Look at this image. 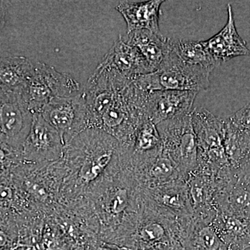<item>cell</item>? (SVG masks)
Instances as JSON below:
<instances>
[{
  "mask_svg": "<svg viewBox=\"0 0 250 250\" xmlns=\"http://www.w3.org/2000/svg\"><path fill=\"white\" fill-rule=\"evenodd\" d=\"M133 80L99 63L82 92L86 106L88 129H98L102 117Z\"/></svg>",
  "mask_w": 250,
  "mask_h": 250,
  "instance_id": "cell-4",
  "label": "cell"
},
{
  "mask_svg": "<svg viewBox=\"0 0 250 250\" xmlns=\"http://www.w3.org/2000/svg\"><path fill=\"white\" fill-rule=\"evenodd\" d=\"M164 1H123L116 9L126 23V34L137 30H148L161 34L159 29L161 6Z\"/></svg>",
  "mask_w": 250,
  "mask_h": 250,
  "instance_id": "cell-13",
  "label": "cell"
},
{
  "mask_svg": "<svg viewBox=\"0 0 250 250\" xmlns=\"http://www.w3.org/2000/svg\"><path fill=\"white\" fill-rule=\"evenodd\" d=\"M124 40L139 49L154 72L159 70L170 51V39L150 31H132L126 34Z\"/></svg>",
  "mask_w": 250,
  "mask_h": 250,
  "instance_id": "cell-15",
  "label": "cell"
},
{
  "mask_svg": "<svg viewBox=\"0 0 250 250\" xmlns=\"http://www.w3.org/2000/svg\"><path fill=\"white\" fill-rule=\"evenodd\" d=\"M143 196L146 203L167 214L184 220L193 218L187 180L180 179L153 188H143Z\"/></svg>",
  "mask_w": 250,
  "mask_h": 250,
  "instance_id": "cell-9",
  "label": "cell"
},
{
  "mask_svg": "<svg viewBox=\"0 0 250 250\" xmlns=\"http://www.w3.org/2000/svg\"><path fill=\"white\" fill-rule=\"evenodd\" d=\"M11 241L9 237L4 232L0 231V250L11 248Z\"/></svg>",
  "mask_w": 250,
  "mask_h": 250,
  "instance_id": "cell-23",
  "label": "cell"
},
{
  "mask_svg": "<svg viewBox=\"0 0 250 250\" xmlns=\"http://www.w3.org/2000/svg\"><path fill=\"white\" fill-rule=\"evenodd\" d=\"M100 63L129 79L154 72L139 49L129 45L122 36Z\"/></svg>",
  "mask_w": 250,
  "mask_h": 250,
  "instance_id": "cell-11",
  "label": "cell"
},
{
  "mask_svg": "<svg viewBox=\"0 0 250 250\" xmlns=\"http://www.w3.org/2000/svg\"><path fill=\"white\" fill-rule=\"evenodd\" d=\"M64 149L58 131L40 113H34L30 131L23 145V161L27 164L55 162L63 156Z\"/></svg>",
  "mask_w": 250,
  "mask_h": 250,
  "instance_id": "cell-8",
  "label": "cell"
},
{
  "mask_svg": "<svg viewBox=\"0 0 250 250\" xmlns=\"http://www.w3.org/2000/svg\"><path fill=\"white\" fill-rule=\"evenodd\" d=\"M213 225L229 250L250 248V220L218 212Z\"/></svg>",
  "mask_w": 250,
  "mask_h": 250,
  "instance_id": "cell-16",
  "label": "cell"
},
{
  "mask_svg": "<svg viewBox=\"0 0 250 250\" xmlns=\"http://www.w3.org/2000/svg\"><path fill=\"white\" fill-rule=\"evenodd\" d=\"M212 71L211 69L184 62L170 47V51L156 72L162 90L198 93L209 87Z\"/></svg>",
  "mask_w": 250,
  "mask_h": 250,
  "instance_id": "cell-7",
  "label": "cell"
},
{
  "mask_svg": "<svg viewBox=\"0 0 250 250\" xmlns=\"http://www.w3.org/2000/svg\"><path fill=\"white\" fill-rule=\"evenodd\" d=\"M33 113L22 95L0 89V143L22 152Z\"/></svg>",
  "mask_w": 250,
  "mask_h": 250,
  "instance_id": "cell-6",
  "label": "cell"
},
{
  "mask_svg": "<svg viewBox=\"0 0 250 250\" xmlns=\"http://www.w3.org/2000/svg\"><path fill=\"white\" fill-rule=\"evenodd\" d=\"M192 122L198 147V166L217 173L231 167L224 146L225 119L207 108L196 107L192 111Z\"/></svg>",
  "mask_w": 250,
  "mask_h": 250,
  "instance_id": "cell-2",
  "label": "cell"
},
{
  "mask_svg": "<svg viewBox=\"0 0 250 250\" xmlns=\"http://www.w3.org/2000/svg\"><path fill=\"white\" fill-rule=\"evenodd\" d=\"M224 146L229 166L238 171L249 156L250 134L238 129L228 118L225 119Z\"/></svg>",
  "mask_w": 250,
  "mask_h": 250,
  "instance_id": "cell-18",
  "label": "cell"
},
{
  "mask_svg": "<svg viewBox=\"0 0 250 250\" xmlns=\"http://www.w3.org/2000/svg\"><path fill=\"white\" fill-rule=\"evenodd\" d=\"M237 172L250 186V153L245 164Z\"/></svg>",
  "mask_w": 250,
  "mask_h": 250,
  "instance_id": "cell-21",
  "label": "cell"
},
{
  "mask_svg": "<svg viewBox=\"0 0 250 250\" xmlns=\"http://www.w3.org/2000/svg\"><path fill=\"white\" fill-rule=\"evenodd\" d=\"M98 250H118L116 248H112L111 247H102V248H99Z\"/></svg>",
  "mask_w": 250,
  "mask_h": 250,
  "instance_id": "cell-24",
  "label": "cell"
},
{
  "mask_svg": "<svg viewBox=\"0 0 250 250\" xmlns=\"http://www.w3.org/2000/svg\"><path fill=\"white\" fill-rule=\"evenodd\" d=\"M6 13H7V4L6 1H0V31L4 27Z\"/></svg>",
  "mask_w": 250,
  "mask_h": 250,
  "instance_id": "cell-22",
  "label": "cell"
},
{
  "mask_svg": "<svg viewBox=\"0 0 250 250\" xmlns=\"http://www.w3.org/2000/svg\"><path fill=\"white\" fill-rule=\"evenodd\" d=\"M228 22L225 27L218 34L205 41L208 52L218 65L235 57L250 55L246 41L237 31L231 4H228Z\"/></svg>",
  "mask_w": 250,
  "mask_h": 250,
  "instance_id": "cell-12",
  "label": "cell"
},
{
  "mask_svg": "<svg viewBox=\"0 0 250 250\" xmlns=\"http://www.w3.org/2000/svg\"><path fill=\"white\" fill-rule=\"evenodd\" d=\"M80 90V83L67 74L57 71L45 62H36L22 96L34 114L40 113L51 100L75 96Z\"/></svg>",
  "mask_w": 250,
  "mask_h": 250,
  "instance_id": "cell-3",
  "label": "cell"
},
{
  "mask_svg": "<svg viewBox=\"0 0 250 250\" xmlns=\"http://www.w3.org/2000/svg\"><path fill=\"white\" fill-rule=\"evenodd\" d=\"M34 69V62L22 56L0 57V89L22 95Z\"/></svg>",
  "mask_w": 250,
  "mask_h": 250,
  "instance_id": "cell-14",
  "label": "cell"
},
{
  "mask_svg": "<svg viewBox=\"0 0 250 250\" xmlns=\"http://www.w3.org/2000/svg\"><path fill=\"white\" fill-rule=\"evenodd\" d=\"M246 250H250V248H248V249H247Z\"/></svg>",
  "mask_w": 250,
  "mask_h": 250,
  "instance_id": "cell-25",
  "label": "cell"
},
{
  "mask_svg": "<svg viewBox=\"0 0 250 250\" xmlns=\"http://www.w3.org/2000/svg\"><path fill=\"white\" fill-rule=\"evenodd\" d=\"M40 113L58 131L65 147L88 129L86 106L82 93L69 98L54 99L42 108Z\"/></svg>",
  "mask_w": 250,
  "mask_h": 250,
  "instance_id": "cell-5",
  "label": "cell"
},
{
  "mask_svg": "<svg viewBox=\"0 0 250 250\" xmlns=\"http://www.w3.org/2000/svg\"><path fill=\"white\" fill-rule=\"evenodd\" d=\"M197 93L192 91L161 90L149 95L148 118L156 125L162 122L191 113Z\"/></svg>",
  "mask_w": 250,
  "mask_h": 250,
  "instance_id": "cell-10",
  "label": "cell"
},
{
  "mask_svg": "<svg viewBox=\"0 0 250 250\" xmlns=\"http://www.w3.org/2000/svg\"><path fill=\"white\" fill-rule=\"evenodd\" d=\"M170 47L179 58L192 65L211 69L218 66L210 55L205 41H184L170 39Z\"/></svg>",
  "mask_w": 250,
  "mask_h": 250,
  "instance_id": "cell-19",
  "label": "cell"
},
{
  "mask_svg": "<svg viewBox=\"0 0 250 250\" xmlns=\"http://www.w3.org/2000/svg\"><path fill=\"white\" fill-rule=\"evenodd\" d=\"M185 250H229L213 222L192 218L188 229Z\"/></svg>",
  "mask_w": 250,
  "mask_h": 250,
  "instance_id": "cell-17",
  "label": "cell"
},
{
  "mask_svg": "<svg viewBox=\"0 0 250 250\" xmlns=\"http://www.w3.org/2000/svg\"><path fill=\"white\" fill-rule=\"evenodd\" d=\"M167 154L187 177L198 167V147L192 122V113L156 125Z\"/></svg>",
  "mask_w": 250,
  "mask_h": 250,
  "instance_id": "cell-1",
  "label": "cell"
},
{
  "mask_svg": "<svg viewBox=\"0 0 250 250\" xmlns=\"http://www.w3.org/2000/svg\"><path fill=\"white\" fill-rule=\"evenodd\" d=\"M228 118L238 129L250 134V104Z\"/></svg>",
  "mask_w": 250,
  "mask_h": 250,
  "instance_id": "cell-20",
  "label": "cell"
}]
</instances>
